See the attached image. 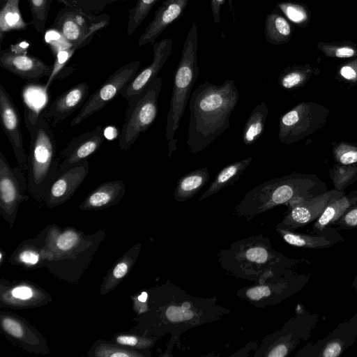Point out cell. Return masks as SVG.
<instances>
[{"label":"cell","instance_id":"cell-48","mask_svg":"<svg viewBox=\"0 0 357 357\" xmlns=\"http://www.w3.org/2000/svg\"><path fill=\"white\" fill-rule=\"evenodd\" d=\"M29 45V43L23 41L17 44L10 45L9 48L16 54H27Z\"/></svg>","mask_w":357,"mask_h":357},{"label":"cell","instance_id":"cell-49","mask_svg":"<svg viewBox=\"0 0 357 357\" xmlns=\"http://www.w3.org/2000/svg\"><path fill=\"white\" fill-rule=\"evenodd\" d=\"M354 55V50L349 47H341L337 49L335 52V56L340 58L351 57Z\"/></svg>","mask_w":357,"mask_h":357},{"label":"cell","instance_id":"cell-9","mask_svg":"<svg viewBox=\"0 0 357 357\" xmlns=\"http://www.w3.org/2000/svg\"><path fill=\"white\" fill-rule=\"evenodd\" d=\"M310 275L290 268L238 289L236 296L257 307L274 305L299 292L307 284Z\"/></svg>","mask_w":357,"mask_h":357},{"label":"cell","instance_id":"cell-38","mask_svg":"<svg viewBox=\"0 0 357 357\" xmlns=\"http://www.w3.org/2000/svg\"><path fill=\"white\" fill-rule=\"evenodd\" d=\"M98 356H142V354L133 352L130 350H127L119 347H112L109 345L106 347H100L96 354Z\"/></svg>","mask_w":357,"mask_h":357},{"label":"cell","instance_id":"cell-37","mask_svg":"<svg viewBox=\"0 0 357 357\" xmlns=\"http://www.w3.org/2000/svg\"><path fill=\"white\" fill-rule=\"evenodd\" d=\"M337 230L357 229V204L352 206L333 225Z\"/></svg>","mask_w":357,"mask_h":357},{"label":"cell","instance_id":"cell-41","mask_svg":"<svg viewBox=\"0 0 357 357\" xmlns=\"http://www.w3.org/2000/svg\"><path fill=\"white\" fill-rule=\"evenodd\" d=\"M78 240V235L75 232L68 231L59 236L56 246L61 250H69L77 244Z\"/></svg>","mask_w":357,"mask_h":357},{"label":"cell","instance_id":"cell-15","mask_svg":"<svg viewBox=\"0 0 357 357\" xmlns=\"http://www.w3.org/2000/svg\"><path fill=\"white\" fill-rule=\"evenodd\" d=\"M344 194V191L332 189L292 204L288 206L287 214L276 227L295 230L306 226L314 222L328 204Z\"/></svg>","mask_w":357,"mask_h":357},{"label":"cell","instance_id":"cell-30","mask_svg":"<svg viewBox=\"0 0 357 357\" xmlns=\"http://www.w3.org/2000/svg\"><path fill=\"white\" fill-rule=\"evenodd\" d=\"M289 22L279 14L272 12L266 15L264 25L266 40L272 45H279L287 41L291 35Z\"/></svg>","mask_w":357,"mask_h":357},{"label":"cell","instance_id":"cell-44","mask_svg":"<svg viewBox=\"0 0 357 357\" xmlns=\"http://www.w3.org/2000/svg\"><path fill=\"white\" fill-rule=\"evenodd\" d=\"M12 295L16 298L26 300L33 296V291L29 287L18 286L13 289Z\"/></svg>","mask_w":357,"mask_h":357},{"label":"cell","instance_id":"cell-16","mask_svg":"<svg viewBox=\"0 0 357 357\" xmlns=\"http://www.w3.org/2000/svg\"><path fill=\"white\" fill-rule=\"evenodd\" d=\"M0 119L1 128L13 148L17 165L25 172L28 167V154L24 149L20 127V114L13 98L1 84L0 85Z\"/></svg>","mask_w":357,"mask_h":357},{"label":"cell","instance_id":"cell-25","mask_svg":"<svg viewBox=\"0 0 357 357\" xmlns=\"http://www.w3.org/2000/svg\"><path fill=\"white\" fill-rule=\"evenodd\" d=\"M356 204H357V190L332 201L314 222L312 234L320 233L327 227L333 226L336 220Z\"/></svg>","mask_w":357,"mask_h":357},{"label":"cell","instance_id":"cell-27","mask_svg":"<svg viewBox=\"0 0 357 357\" xmlns=\"http://www.w3.org/2000/svg\"><path fill=\"white\" fill-rule=\"evenodd\" d=\"M207 167L192 170L177 181L174 190V198L177 202H184L192 198L209 181Z\"/></svg>","mask_w":357,"mask_h":357},{"label":"cell","instance_id":"cell-11","mask_svg":"<svg viewBox=\"0 0 357 357\" xmlns=\"http://www.w3.org/2000/svg\"><path fill=\"white\" fill-rule=\"evenodd\" d=\"M140 61H132L117 69L87 98L78 114L70 123V128L78 126L95 113L101 110L114 98L121 94L125 87L137 74Z\"/></svg>","mask_w":357,"mask_h":357},{"label":"cell","instance_id":"cell-14","mask_svg":"<svg viewBox=\"0 0 357 357\" xmlns=\"http://www.w3.org/2000/svg\"><path fill=\"white\" fill-rule=\"evenodd\" d=\"M27 178L18 165L12 167L0 151V206L7 215L15 213L18 205L27 198Z\"/></svg>","mask_w":357,"mask_h":357},{"label":"cell","instance_id":"cell-33","mask_svg":"<svg viewBox=\"0 0 357 357\" xmlns=\"http://www.w3.org/2000/svg\"><path fill=\"white\" fill-rule=\"evenodd\" d=\"M308 70L296 68L284 70L278 77V84L284 89L295 90L303 87L309 79Z\"/></svg>","mask_w":357,"mask_h":357},{"label":"cell","instance_id":"cell-26","mask_svg":"<svg viewBox=\"0 0 357 357\" xmlns=\"http://www.w3.org/2000/svg\"><path fill=\"white\" fill-rule=\"evenodd\" d=\"M252 161V158L249 157L224 167L215 176L207 190L200 196L199 201L206 199L221 190L233 185L243 175Z\"/></svg>","mask_w":357,"mask_h":357},{"label":"cell","instance_id":"cell-13","mask_svg":"<svg viewBox=\"0 0 357 357\" xmlns=\"http://www.w3.org/2000/svg\"><path fill=\"white\" fill-rule=\"evenodd\" d=\"M357 338V326L343 321L325 337L310 342L295 354L296 357H339Z\"/></svg>","mask_w":357,"mask_h":357},{"label":"cell","instance_id":"cell-1","mask_svg":"<svg viewBox=\"0 0 357 357\" xmlns=\"http://www.w3.org/2000/svg\"><path fill=\"white\" fill-rule=\"evenodd\" d=\"M235 82L227 79L218 85L206 81L191 93L186 145L190 153L205 150L230 126V116L238 104Z\"/></svg>","mask_w":357,"mask_h":357},{"label":"cell","instance_id":"cell-40","mask_svg":"<svg viewBox=\"0 0 357 357\" xmlns=\"http://www.w3.org/2000/svg\"><path fill=\"white\" fill-rule=\"evenodd\" d=\"M278 7L292 22H300L305 18V13L296 5L280 3Z\"/></svg>","mask_w":357,"mask_h":357},{"label":"cell","instance_id":"cell-52","mask_svg":"<svg viewBox=\"0 0 357 357\" xmlns=\"http://www.w3.org/2000/svg\"><path fill=\"white\" fill-rule=\"evenodd\" d=\"M109 2L112 3L113 2H116V1H125V0H109Z\"/></svg>","mask_w":357,"mask_h":357},{"label":"cell","instance_id":"cell-18","mask_svg":"<svg viewBox=\"0 0 357 357\" xmlns=\"http://www.w3.org/2000/svg\"><path fill=\"white\" fill-rule=\"evenodd\" d=\"M105 139L100 126L72 139L60 152V163L57 173L86 160L100 147Z\"/></svg>","mask_w":357,"mask_h":357},{"label":"cell","instance_id":"cell-43","mask_svg":"<svg viewBox=\"0 0 357 357\" xmlns=\"http://www.w3.org/2000/svg\"><path fill=\"white\" fill-rule=\"evenodd\" d=\"M340 76L351 84H357V70L351 66H344L340 70Z\"/></svg>","mask_w":357,"mask_h":357},{"label":"cell","instance_id":"cell-23","mask_svg":"<svg viewBox=\"0 0 357 357\" xmlns=\"http://www.w3.org/2000/svg\"><path fill=\"white\" fill-rule=\"evenodd\" d=\"M275 229L287 243L305 249H322L344 241V238L333 226H330L318 234H303L275 227Z\"/></svg>","mask_w":357,"mask_h":357},{"label":"cell","instance_id":"cell-19","mask_svg":"<svg viewBox=\"0 0 357 357\" xmlns=\"http://www.w3.org/2000/svg\"><path fill=\"white\" fill-rule=\"evenodd\" d=\"M0 66L2 68L27 81H38L49 77L52 70L50 66L40 59L28 54L13 52L10 48L0 52Z\"/></svg>","mask_w":357,"mask_h":357},{"label":"cell","instance_id":"cell-29","mask_svg":"<svg viewBox=\"0 0 357 357\" xmlns=\"http://www.w3.org/2000/svg\"><path fill=\"white\" fill-rule=\"evenodd\" d=\"M268 108L265 102L257 104L248 118L243 130V143L250 146L257 141L265 129Z\"/></svg>","mask_w":357,"mask_h":357},{"label":"cell","instance_id":"cell-35","mask_svg":"<svg viewBox=\"0 0 357 357\" xmlns=\"http://www.w3.org/2000/svg\"><path fill=\"white\" fill-rule=\"evenodd\" d=\"M336 163L352 165L357 163V144L340 141L334 143L332 149Z\"/></svg>","mask_w":357,"mask_h":357},{"label":"cell","instance_id":"cell-34","mask_svg":"<svg viewBox=\"0 0 357 357\" xmlns=\"http://www.w3.org/2000/svg\"><path fill=\"white\" fill-rule=\"evenodd\" d=\"M28 1L32 17L31 22L36 30L43 33L47 20L51 0H28Z\"/></svg>","mask_w":357,"mask_h":357},{"label":"cell","instance_id":"cell-10","mask_svg":"<svg viewBox=\"0 0 357 357\" xmlns=\"http://www.w3.org/2000/svg\"><path fill=\"white\" fill-rule=\"evenodd\" d=\"M330 109L317 102H301L281 115L278 139L285 145L302 141L326 123Z\"/></svg>","mask_w":357,"mask_h":357},{"label":"cell","instance_id":"cell-32","mask_svg":"<svg viewBox=\"0 0 357 357\" xmlns=\"http://www.w3.org/2000/svg\"><path fill=\"white\" fill-rule=\"evenodd\" d=\"M159 0H137L128 11L127 33L131 36L142 23Z\"/></svg>","mask_w":357,"mask_h":357},{"label":"cell","instance_id":"cell-6","mask_svg":"<svg viewBox=\"0 0 357 357\" xmlns=\"http://www.w3.org/2000/svg\"><path fill=\"white\" fill-rule=\"evenodd\" d=\"M198 31L194 22L187 34L181 59L174 75L173 88L165 126V138L168 142V156L176 149L175 133L180 126L192 87L198 77Z\"/></svg>","mask_w":357,"mask_h":357},{"label":"cell","instance_id":"cell-31","mask_svg":"<svg viewBox=\"0 0 357 357\" xmlns=\"http://www.w3.org/2000/svg\"><path fill=\"white\" fill-rule=\"evenodd\" d=\"M329 176L334 189L344 191L347 188L357 181V163L352 165L335 163L329 169Z\"/></svg>","mask_w":357,"mask_h":357},{"label":"cell","instance_id":"cell-36","mask_svg":"<svg viewBox=\"0 0 357 357\" xmlns=\"http://www.w3.org/2000/svg\"><path fill=\"white\" fill-rule=\"evenodd\" d=\"M66 7H70L88 15H96L107 7L109 0H56Z\"/></svg>","mask_w":357,"mask_h":357},{"label":"cell","instance_id":"cell-8","mask_svg":"<svg viewBox=\"0 0 357 357\" xmlns=\"http://www.w3.org/2000/svg\"><path fill=\"white\" fill-rule=\"evenodd\" d=\"M319 321L305 307H296L295 314L279 330L266 336L255 349V356L286 357L303 341L307 340Z\"/></svg>","mask_w":357,"mask_h":357},{"label":"cell","instance_id":"cell-22","mask_svg":"<svg viewBox=\"0 0 357 357\" xmlns=\"http://www.w3.org/2000/svg\"><path fill=\"white\" fill-rule=\"evenodd\" d=\"M190 0H165L139 37L138 45L153 44L171 24L183 15Z\"/></svg>","mask_w":357,"mask_h":357},{"label":"cell","instance_id":"cell-46","mask_svg":"<svg viewBox=\"0 0 357 357\" xmlns=\"http://www.w3.org/2000/svg\"><path fill=\"white\" fill-rule=\"evenodd\" d=\"M226 0H211V10L214 22L218 24L220 21V9Z\"/></svg>","mask_w":357,"mask_h":357},{"label":"cell","instance_id":"cell-2","mask_svg":"<svg viewBox=\"0 0 357 357\" xmlns=\"http://www.w3.org/2000/svg\"><path fill=\"white\" fill-rule=\"evenodd\" d=\"M220 266L231 275L257 282L303 264L305 259L288 257L272 248L271 241L256 234L234 242L220 251Z\"/></svg>","mask_w":357,"mask_h":357},{"label":"cell","instance_id":"cell-47","mask_svg":"<svg viewBox=\"0 0 357 357\" xmlns=\"http://www.w3.org/2000/svg\"><path fill=\"white\" fill-rule=\"evenodd\" d=\"M20 260L28 264H35L38 261V255L31 251H24L20 255Z\"/></svg>","mask_w":357,"mask_h":357},{"label":"cell","instance_id":"cell-21","mask_svg":"<svg viewBox=\"0 0 357 357\" xmlns=\"http://www.w3.org/2000/svg\"><path fill=\"white\" fill-rule=\"evenodd\" d=\"M89 86L82 82L58 96L45 109L46 116L52 127H55L70 116L88 98Z\"/></svg>","mask_w":357,"mask_h":357},{"label":"cell","instance_id":"cell-20","mask_svg":"<svg viewBox=\"0 0 357 357\" xmlns=\"http://www.w3.org/2000/svg\"><path fill=\"white\" fill-rule=\"evenodd\" d=\"M172 38H165L153 44L152 63L137 74L133 79L121 91V96L127 100L138 95L156 77L170 56L172 50Z\"/></svg>","mask_w":357,"mask_h":357},{"label":"cell","instance_id":"cell-50","mask_svg":"<svg viewBox=\"0 0 357 357\" xmlns=\"http://www.w3.org/2000/svg\"><path fill=\"white\" fill-rule=\"evenodd\" d=\"M349 321L357 326V312Z\"/></svg>","mask_w":357,"mask_h":357},{"label":"cell","instance_id":"cell-7","mask_svg":"<svg viewBox=\"0 0 357 357\" xmlns=\"http://www.w3.org/2000/svg\"><path fill=\"white\" fill-rule=\"evenodd\" d=\"M162 79L156 77L138 95L128 101L124 121L119 135L121 151L130 149L140 134L146 132L154 123L158 112V97Z\"/></svg>","mask_w":357,"mask_h":357},{"label":"cell","instance_id":"cell-3","mask_svg":"<svg viewBox=\"0 0 357 357\" xmlns=\"http://www.w3.org/2000/svg\"><path fill=\"white\" fill-rule=\"evenodd\" d=\"M326 183L317 175L294 172L265 181L250 190L233 214L251 220L280 205H291L323 193Z\"/></svg>","mask_w":357,"mask_h":357},{"label":"cell","instance_id":"cell-5","mask_svg":"<svg viewBox=\"0 0 357 357\" xmlns=\"http://www.w3.org/2000/svg\"><path fill=\"white\" fill-rule=\"evenodd\" d=\"M166 290L160 317L165 332L170 333L174 340L185 331L220 320L230 312L219 305L215 297L194 296L174 284H168Z\"/></svg>","mask_w":357,"mask_h":357},{"label":"cell","instance_id":"cell-17","mask_svg":"<svg viewBox=\"0 0 357 357\" xmlns=\"http://www.w3.org/2000/svg\"><path fill=\"white\" fill-rule=\"evenodd\" d=\"M89 172V162L79 164L56 174L45 190L43 199L50 207L70 199L84 181Z\"/></svg>","mask_w":357,"mask_h":357},{"label":"cell","instance_id":"cell-45","mask_svg":"<svg viewBox=\"0 0 357 357\" xmlns=\"http://www.w3.org/2000/svg\"><path fill=\"white\" fill-rule=\"evenodd\" d=\"M128 267L129 265L128 261L119 262L113 270V278L115 280H119L123 278L128 271Z\"/></svg>","mask_w":357,"mask_h":357},{"label":"cell","instance_id":"cell-28","mask_svg":"<svg viewBox=\"0 0 357 357\" xmlns=\"http://www.w3.org/2000/svg\"><path fill=\"white\" fill-rule=\"evenodd\" d=\"M20 0H1L0 10L1 43L6 33L26 29L27 24L23 20L19 8Z\"/></svg>","mask_w":357,"mask_h":357},{"label":"cell","instance_id":"cell-39","mask_svg":"<svg viewBox=\"0 0 357 357\" xmlns=\"http://www.w3.org/2000/svg\"><path fill=\"white\" fill-rule=\"evenodd\" d=\"M116 342L120 344L139 348L151 347L153 344L152 340L139 338L132 335H119L116 338Z\"/></svg>","mask_w":357,"mask_h":357},{"label":"cell","instance_id":"cell-12","mask_svg":"<svg viewBox=\"0 0 357 357\" xmlns=\"http://www.w3.org/2000/svg\"><path fill=\"white\" fill-rule=\"evenodd\" d=\"M109 19L107 14L88 15L65 6L57 13L53 27L72 45L88 44L98 31L109 24Z\"/></svg>","mask_w":357,"mask_h":357},{"label":"cell","instance_id":"cell-4","mask_svg":"<svg viewBox=\"0 0 357 357\" xmlns=\"http://www.w3.org/2000/svg\"><path fill=\"white\" fill-rule=\"evenodd\" d=\"M24 119L30 135L26 171L29 190L41 199L59 169L56 142L45 109L35 115L26 109Z\"/></svg>","mask_w":357,"mask_h":357},{"label":"cell","instance_id":"cell-24","mask_svg":"<svg viewBox=\"0 0 357 357\" xmlns=\"http://www.w3.org/2000/svg\"><path fill=\"white\" fill-rule=\"evenodd\" d=\"M126 189V185L121 180L105 181L87 195L79 208L96 210L116 204L123 198Z\"/></svg>","mask_w":357,"mask_h":357},{"label":"cell","instance_id":"cell-42","mask_svg":"<svg viewBox=\"0 0 357 357\" xmlns=\"http://www.w3.org/2000/svg\"><path fill=\"white\" fill-rule=\"evenodd\" d=\"M1 325L3 329L10 335L20 338L23 336V328L16 319L10 317H4L1 319Z\"/></svg>","mask_w":357,"mask_h":357},{"label":"cell","instance_id":"cell-51","mask_svg":"<svg viewBox=\"0 0 357 357\" xmlns=\"http://www.w3.org/2000/svg\"><path fill=\"white\" fill-rule=\"evenodd\" d=\"M351 285H352V287L355 289V291L357 293V274H356V277L354 278Z\"/></svg>","mask_w":357,"mask_h":357}]
</instances>
